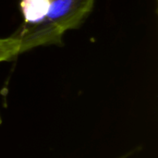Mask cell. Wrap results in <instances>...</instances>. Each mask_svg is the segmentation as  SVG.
Instances as JSON below:
<instances>
[{"mask_svg": "<svg viewBox=\"0 0 158 158\" xmlns=\"http://www.w3.org/2000/svg\"><path fill=\"white\" fill-rule=\"evenodd\" d=\"M94 6V0H49L43 20L34 24L22 23L11 35L19 42V54L39 46L63 45L65 32L79 29Z\"/></svg>", "mask_w": 158, "mask_h": 158, "instance_id": "cell-1", "label": "cell"}, {"mask_svg": "<svg viewBox=\"0 0 158 158\" xmlns=\"http://www.w3.org/2000/svg\"><path fill=\"white\" fill-rule=\"evenodd\" d=\"M19 7L24 24H34L43 20L48 11L49 0H20Z\"/></svg>", "mask_w": 158, "mask_h": 158, "instance_id": "cell-2", "label": "cell"}, {"mask_svg": "<svg viewBox=\"0 0 158 158\" xmlns=\"http://www.w3.org/2000/svg\"><path fill=\"white\" fill-rule=\"evenodd\" d=\"M19 55V42L9 36L0 38V62L11 61Z\"/></svg>", "mask_w": 158, "mask_h": 158, "instance_id": "cell-3", "label": "cell"}, {"mask_svg": "<svg viewBox=\"0 0 158 158\" xmlns=\"http://www.w3.org/2000/svg\"><path fill=\"white\" fill-rule=\"evenodd\" d=\"M2 123V118H1V117H0V124Z\"/></svg>", "mask_w": 158, "mask_h": 158, "instance_id": "cell-4", "label": "cell"}]
</instances>
